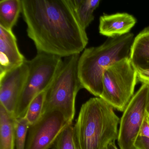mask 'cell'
<instances>
[{"label":"cell","instance_id":"9","mask_svg":"<svg viewBox=\"0 0 149 149\" xmlns=\"http://www.w3.org/2000/svg\"><path fill=\"white\" fill-rule=\"evenodd\" d=\"M29 71L26 60L20 67L0 75V105L14 117Z\"/></svg>","mask_w":149,"mask_h":149},{"label":"cell","instance_id":"23","mask_svg":"<svg viewBox=\"0 0 149 149\" xmlns=\"http://www.w3.org/2000/svg\"><path fill=\"white\" fill-rule=\"evenodd\" d=\"M146 113L149 118V97H148V102H147V106H146Z\"/></svg>","mask_w":149,"mask_h":149},{"label":"cell","instance_id":"10","mask_svg":"<svg viewBox=\"0 0 149 149\" xmlns=\"http://www.w3.org/2000/svg\"><path fill=\"white\" fill-rule=\"evenodd\" d=\"M26 60L13 31L0 26V75L20 67Z\"/></svg>","mask_w":149,"mask_h":149},{"label":"cell","instance_id":"8","mask_svg":"<svg viewBox=\"0 0 149 149\" xmlns=\"http://www.w3.org/2000/svg\"><path fill=\"white\" fill-rule=\"evenodd\" d=\"M70 123L61 111L52 110L42 113L29 130L25 149H49Z\"/></svg>","mask_w":149,"mask_h":149},{"label":"cell","instance_id":"21","mask_svg":"<svg viewBox=\"0 0 149 149\" xmlns=\"http://www.w3.org/2000/svg\"><path fill=\"white\" fill-rule=\"evenodd\" d=\"M138 81L143 84L149 85V70H137Z\"/></svg>","mask_w":149,"mask_h":149},{"label":"cell","instance_id":"1","mask_svg":"<svg viewBox=\"0 0 149 149\" xmlns=\"http://www.w3.org/2000/svg\"><path fill=\"white\" fill-rule=\"evenodd\" d=\"M28 37L38 53L59 57L80 54L88 42L86 30L67 0H22Z\"/></svg>","mask_w":149,"mask_h":149},{"label":"cell","instance_id":"12","mask_svg":"<svg viewBox=\"0 0 149 149\" xmlns=\"http://www.w3.org/2000/svg\"><path fill=\"white\" fill-rule=\"evenodd\" d=\"M130 58L137 70H149V27L134 38Z\"/></svg>","mask_w":149,"mask_h":149},{"label":"cell","instance_id":"22","mask_svg":"<svg viewBox=\"0 0 149 149\" xmlns=\"http://www.w3.org/2000/svg\"><path fill=\"white\" fill-rule=\"evenodd\" d=\"M106 149H118L115 144V142L111 143L108 146Z\"/></svg>","mask_w":149,"mask_h":149},{"label":"cell","instance_id":"3","mask_svg":"<svg viewBox=\"0 0 149 149\" xmlns=\"http://www.w3.org/2000/svg\"><path fill=\"white\" fill-rule=\"evenodd\" d=\"M134 38L130 33L109 38L98 47L85 49L78 62V76L83 88L100 97L104 71L117 62L130 57Z\"/></svg>","mask_w":149,"mask_h":149},{"label":"cell","instance_id":"17","mask_svg":"<svg viewBox=\"0 0 149 149\" xmlns=\"http://www.w3.org/2000/svg\"><path fill=\"white\" fill-rule=\"evenodd\" d=\"M51 149H79L75 137L73 123L61 133Z\"/></svg>","mask_w":149,"mask_h":149},{"label":"cell","instance_id":"18","mask_svg":"<svg viewBox=\"0 0 149 149\" xmlns=\"http://www.w3.org/2000/svg\"><path fill=\"white\" fill-rule=\"evenodd\" d=\"M30 124L25 117L15 119L16 149H25Z\"/></svg>","mask_w":149,"mask_h":149},{"label":"cell","instance_id":"19","mask_svg":"<svg viewBox=\"0 0 149 149\" xmlns=\"http://www.w3.org/2000/svg\"><path fill=\"white\" fill-rule=\"evenodd\" d=\"M136 149H149V138L139 136L135 144Z\"/></svg>","mask_w":149,"mask_h":149},{"label":"cell","instance_id":"5","mask_svg":"<svg viewBox=\"0 0 149 149\" xmlns=\"http://www.w3.org/2000/svg\"><path fill=\"white\" fill-rule=\"evenodd\" d=\"M63 61L61 57L44 53H37L34 58L28 61V76L15 110V118L24 117L31 101L48 88L59 72Z\"/></svg>","mask_w":149,"mask_h":149},{"label":"cell","instance_id":"6","mask_svg":"<svg viewBox=\"0 0 149 149\" xmlns=\"http://www.w3.org/2000/svg\"><path fill=\"white\" fill-rule=\"evenodd\" d=\"M137 80V71L130 57L120 60L104 71L100 97L114 109L123 112L134 95Z\"/></svg>","mask_w":149,"mask_h":149},{"label":"cell","instance_id":"13","mask_svg":"<svg viewBox=\"0 0 149 149\" xmlns=\"http://www.w3.org/2000/svg\"><path fill=\"white\" fill-rule=\"evenodd\" d=\"M72 12L83 29L86 30L94 19V13L100 0H67Z\"/></svg>","mask_w":149,"mask_h":149},{"label":"cell","instance_id":"15","mask_svg":"<svg viewBox=\"0 0 149 149\" xmlns=\"http://www.w3.org/2000/svg\"><path fill=\"white\" fill-rule=\"evenodd\" d=\"M22 11V0L0 1V26L12 30Z\"/></svg>","mask_w":149,"mask_h":149},{"label":"cell","instance_id":"11","mask_svg":"<svg viewBox=\"0 0 149 149\" xmlns=\"http://www.w3.org/2000/svg\"><path fill=\"white\" fill-rule=\"evenodd\" d=\"M136 21L134 16L126 13L104 14L99 20V33L109 38L124 35L130 33Z\"/></svg>","mask_w":149,"mask_h":149},{"label":"cell","instance_id":"20","mask_svg":"<svg viewBox=\"0 0 149 149\" xmlns=\"http://www.w3.org/2000/svg\"><path fill=\"white\" fill-rule=\"evenodd\" d=\"M139 136L149 138V118L148 115L143 122Z\"/></svg>","mask_w":149,"mask_h":149},{"label":"cell","instance_id":"2","mask_svg":"<svg viewBox=\"0 0 149 149\" xmlns=\"http://www.w3.org/2000/svg\"><path fill=\"white\" fill-rule=\"evenodd\" d=\"M120 119L114 108L99 97L82 105L74 125L79 149H106L118 139Z\"/></svg>","mask_w":149,"mask_h":149},{"label":"cell","instance_id":"16","mask_svg":"<svg viewBox=\"0 0 149 149\" xmlns=\"http://www.w3.org/2000/svg\"><path fill=\"white\" fill-rule=\"evenodd\" d=\"M47 90L38 94L29 105L24 117L26 118L30 125L35 123L42 115Z\"/></svg>","mask_w":149,"mask_h":149},{"label":"cell","instance_id":"14","mask_svg":"<svg viewBox=\"0 0 149 149\" xmlns=\"http://www.w3.org/2000/svg\"><path fill=\"white\" fill-rule=\"evenodd\" d=\"M15 119L0 105V149H15Z\"/></svg>","mask_w":149,"mask_h":149},{"label":"cell","instance_id":"7","mask_svg":"<svg viewBox=\"0 0 149 149\" xmlns=\"http://www.w3.org/2000/svg\"><path fill=\"white\" fill-rule=\"evenodd\" d=\"M149 85L143 84L124 111L120 120L118 143L120 149H136L135 142L147 114Z\"/></svg>","mask_w":149,"mask_h":149},{"label":"cell","instance_id":"4","mask_svg":"<svg viewBox=\"0 0 149 149\" xmlns=\"http://www.w3.org/2000/svg\"><path fill=\"white\" fill-rule=\"evenodd\" d=\"M80 54L64 58L59 72L46 91L42 113L52 110L61 112L70 122L75 114V99L83 88L78 73Z\"/></svg>","mask_w":149,"mask_h":149}]
</instances>
